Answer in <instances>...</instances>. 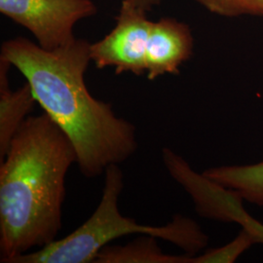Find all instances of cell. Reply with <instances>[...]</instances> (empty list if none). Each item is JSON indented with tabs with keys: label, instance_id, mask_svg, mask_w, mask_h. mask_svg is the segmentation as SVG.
<instances>
[{
	"label": "cell",
	"instance_id": "cell-1",
	"mask_svg": "<svg viewBox=\"0 0 263 263\" xmlns=\"http://www.w3.org/2000/svg\"><path fill=\"white\" fill-rule=\"evenodd\" d=\"M91 43L74 38L49 51L25 37L2 43L0 59L15 66L30 85L36 102L72 142L86 178L104 174L138 149L136 127L118 117L108 103L95 99L85 73Z\"/></svg>",
	"mask_w": 263,
	"mask_h": 263
},
{
	"label": "cell",
	"instance_id": "cell-2",
	"mask_svg": "<svg viewBox=\"0 0 263 263\" xmlns=\"http://www.w3.org/2000/svg\"><path fill=\"white\" fill-rule=\"evenodd\" d=\"M73 163L72 142L48 114L28 116L0 164L1 262L57 240Z\"/></svg>",
	"mask_w": 263,
	"mask_h": 263
},
{
	"label": "cell",
	"instance_id": "cell-3",
	"mask_svg": "<svg viewBox=\"0 0 263 263\" xmlns=\"http://www.w3.org/2000/svg\"><path fill=\"white\" fill-rule=\"evenodd\" d=\"M100 204L84 223L69 235L13 258L9 263H94L100 251L111 241L130 234L151 235L168 241L191 255L204 249L209 238L192 219L177 216L166 226H142L123 216L118 199L124 187L119 164L108 166Z\"/></svg>",
	"mask_w": 263,
	"mask_h": 263
},
{
	"label": "cell",
	"instance_id": "cell-4",
	"mask_svg": "<svg viewBox=\"0 0 263 263\" xmlns=\"http://www.w3.org/2000/svg\"><path fill=\"white\" fill-rule=\"evenodd\" d=\"M162 158L170 176L192 199L198 215L217 221L235 222L251 236L254 244L263 245L262 223L245 210L244 200L236 192L195 172L170 148L162 151Z\"/></svg>",
	"mask_w": 263,
	"mask_h": 263
},
{
	"label": "cell",
	"instance_id": "cell-5",
	"mask_svg": "<svg viewBox=\"0 0 263 263\" xmlns=\"http://www.w3.org/2000/svg\"><path fill=\"white\" fill-rule=\"evenodd\" d=\"M0 12L52 51L73 40L76 24L95 16L98 7L92 0H0Z\"/></svg>",
	"mask_w": 263,
	"mask_h": 263
},
{
	"label": "cell",
	"instance_id": "cell-6",
	"mask_svg": "<svg viewBox=\"0 0 263 263\" xmlns=\"http://www.w3.org/2000/svg\"><path fill=\"white\" fill-rule=\"evenodd\" d=\"M116 25L102 40L91 44V60L99 69L114 67L116 74L146 73V50L152 22L146 11L123 0Z\"/></svg>",
	"mask_w": 263,
	"mask_h": 263
},
{
	"label": "cell",
	"instance_id": "cell-7",
	"mask_svg": "<svg viewBox=\"0 0 263 263\" xmlns=\"http://www.w3.org/2000/svg\"><path fill=\"white\" fill-rule=\"evenodd\" d=\"M193 45L192 32L186 24L173 18L152 22L146 50L147 79L179 74L180 66L192 56Z\"/></svg>",
	"mask_w": 263,
	"mask_h": 263
},
{
	"label": "cell",
	"instance_id": "cell-8",
	"mask_svg": "<svg viewBox=\"0 0 263 263\" xmlns=\"http://www.w3.org/2000/svg\"><path fill=\"white\" fill-rule=\"evenodd\" d=\"M11 65L0 59V160L4 159L11 141L37 104L28 82L18 90H11L8 71Z\"/></svg>",
	"mask_w": 263,
	"mask_h": 263
},
{
	"label": "cell",
	"instance_id": "cell-9",
	"mask_svg": "<svg viewBox=\"0 0 263 263\" xmlns=\"http://www.w3.org/2000/svg\"><path fill=\"white\" fill-rule=\"evenodd\" d=\"M155 237L144 235L125 246H105L94 263H197L196 255L164 254Z\"/></svg>",
	"mask_w": 263,
	"mask_h": 263
},
{
	"label": "cell",
	"instance_id": "cell-10",
	"mask_svg": "<svg viewBox=\"0 0 263 263\" xmlns=\"http://www.w3.org/2000/svg\"><path fill=\"white\" fill-rule=\"evenodd\" d=\"M203 174L216 183L233 190L244 201L263 207V161L252 165L214 167Z\"/></svg>",
	"mask_w": 263,
	"mask_h": 263
},
{
	"label": "cell",
	"instance_id": "cell-11",
	"mask_svg": "<svg viewBox=\"0 0 263 263\" xmlns=\"http://www.w3.org/2000/svg\"><path fill=\"white\" fill-rule=\"evenodd\" d=\"M210 12L223 17L263 16V0H195Z\"/></svg>",
	"mask_w": 263,
	"mask_h": 263
},
{
	"label": "cell",
	"instance_id": "cell-12",
	"mask_svg": "<svg viewBox=\"0 0 263 263\" xmlns=\"http://www.w3.org/2000/svg\"><path fill=\"white\" fill-rule=\"evenodd\" d=\"M137 6L141 7V9L145 10L146 12L151 11L154 6L159 5L162 0H130Z\"/></svg>",
	"mask_w": 263,
	"mask_h": 263
}]
</instances>
